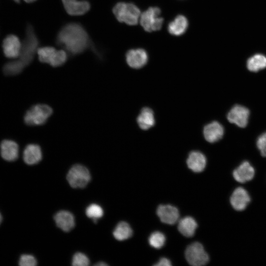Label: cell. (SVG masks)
Masks as SVG:
<instances>
[{"mask_svg": "<svg viewBox=\"0 0 266 266\" xmlns=\"http://www.w3.org/2000/svg\"><path fill=\"white\" fill-rule=\"evenodd\" d=\"M166 237L165 235L160 232H155L150 235L148 241L150 245L156 249L162 247L165 243Z\"/></svg>", "mask_w": 266, "mask_h": 266, "instance_id": "83f0119b", "label": "cell"}, {"mask_svg": "<svg viewBox=\"0 0 266 266\" xmlns=\"http://www.w3.org/2000/svg\"><path fill=\"white\" fill-rule=\"evenodd\" d=\"M197 227L198 225L195 220L190 216L182 218L178 224L179 232L186 237L193 236Z\"/></svg>", "mask_w": 266, "mask_h": 266, "instance_id": "44dd1931", "label": "cell"}, {"mask_svg": "<svg viewBox=\"0 0 266 266\" xmlns=\"http://www.w3.org/2000/svg\"><path fill=\"white\" fill-rule=\"evenodd\" d=\"M112 11L118 21L129 25H136L141 14L139 9L135 5L124 2L117 3Z\"/></svg>", "mask_w": 266, "mask_h": 266, "instance_id": "3957f363", "label": "cell"}, {"mask_svg": "<svg viewBox=\"0 0 266 266\" xmlns=\"http://www.w3.org/2000/svg\"><path fill=\"white\" fill-rule=\"evenodd\" d=\"M188 25L186 18L183 15H178L168 24V31L172 35H180L186 31Z\"/></svg>", "mask_w": 266, "mask_h": 266, "instance_id": "7402d4cb", "label": "cell"}, {"mask_svg": "<svg viewBox=\"0 0 266 266\" xmlns=\"http://www.w3.org/2000/svg\"><path fill=\"white\" fill-rule=\"evenodd\" d=\"M38 43V38L33 26L28 25L18 59L25 67L33 60L35 52L37 50Z\"/></svg>", "mask_w": 266, "mask_h": 266, "instance_id": "7a4b0ae2", "label": "cell"}, {"mask_svg": "<svg viewBox=\"0 0 266 266\" xmlns=\"http://www.w3.org/2000/svg\"><path fill=\"white\" fill-rule=\"evenodd\" d=\"M188 167L195 172L202 171L206 165V159L205 156L199 151L190 152L187 160Z\"/></svg>", "mask_w": 266, "mask_h": 266, "instance_id": "d6986e66", "label": "cell"}, {"mask_svg": "<svg viewBox=\"0 0 266 266\" xmlns=\"http://www.w3.org/2000/svg\"><path fill=\"white\" fill-rule=\"evenodd\" d=\"M91 179L88 169L80 164L73 165L68 170L66 180L69 185L73 188H85Z\"/></svg>", "mask_w": 266, "mask_h": 266, "instance_id": "5b68a950", "label": "cell"}, {"mask_svg": "<svg viewBox=\"0 0 266 266\" xmlns=\"http://www.w3.org/2000/svg\"><path fill=\"white\" fill-rule=\"evenodd\" d=\"M52 113V109L49 105L44 104H36L26 112L24 120L29 126L42 125L46 122Z\"/></svg>", "mask_w": 266, "mask_h": 266, "instance_id": "277c9868", "label": "cell"}, {"mask_svg": "<svg viewBox=\"0 0 266 266\" xmlns=\"http://www.w3.org/2000/svg\"><path fill=\"white\" fill-rule=\"evenodd\" d=\"M95 266H108V264L103 262H99L95 264Z\"/></svg>", "mask_w": 266, "mask_h": 266, "instance_id": "836d02e7", "label": "cell"}, {"mask_svg": "<svg viewBox=\"0 0 266 266\" xmlns=\"http://www.w3.org/2000/svg\"><path fill=\"white\" fill-rule=\"evenodd\" d=\"M250 200L248 193L242 187L236 188L230 198L232 206L237 211L244 210L249 203Z\"/></svg>", "mask_w": 266, "mask_h": 266, "instance_id": "7c38bea8", "label": "cell"}, {"mask_svg": "<svg viewBox=\"0 0 266 266\" xmlns=\"http://www.w3.org/2000/svg\"><path fill=\"white\" fill-rule=\"evenodd\" d=\"M250 111L246 107L235 105L229 111L227 115L228 121L240 128L245 127L248 122Z\"/></svg>", "mask_w": 266, "mask_h": 266, "instance_id": "ba28073f", "label": "cell"}, {"mask_svg": "<svg viewBox=\"0 0 266 266\" xmlns=\"http://www.w3.org/2000/svg\"><path fill=\"white\" fill-rule=\"evenodd\" d=\"M256 144L262 156L266 157V132L258 137Z\"/></svg>", "mask_w": 266, "mask_h": 266, "instance_id": "1f68e13d", "label": "cell"}, {"mask_svg": "<svg viewBox=\"0 0 266 266\" xmlns=\"http://www.w3.org/2000/svg\"><path fill=\"white\" fill-rule=\"evenodd\" d=\"M1 221H2V216H1V214L0 213V224L1 223Z\"/></svg>", "mask_w": 266, "mask_h": 266, "instance_id": "d590c367", "label": "cell"}, {"mask_svg": "<svg viewBox=\"0 0 266 266\" xmlns=\"http://www.w3.org/2000/svg\"><path fill=\"white\" fill-rule=\"evenodd\" d=\"M50 65L53 67H58L64 65L67 60L66 52L62 50H57Z\"/></svg>", "mask_w": 266, "mask_h": 266, "instance_id": "f1b7e54d", "label": "cell"}, {"mask_svg": "<svg viewBox=\"0 0 266 266\" xmlns=\"http://www.w3.org/2000/svg\"><path fill=\"white\" fill-rule=\"evenodd\" d=\"M171 265L170 261L166 258H162L156 264V266H170Z\"/></svg>", "mask_w": 266, "mask_h": 266, "instance_id": "d6a6232c", "label": "cell"}, {"mask_svg": "<svg viewBox=\"0 0 266 266\" xmlns=\"http://www.w3.org/2000/svg\"><path fill=\"white\" fill-rule=\"evenodd\" d=\"M57 44L71 55L83 52L91 46L89 35L80 24L69 23L62 27L56 37Z\"/></svg>", "mask_w": 266, "mask_h": 266, "instance_id": "6da1fadb", "label": "cell"}, {"mask_svg": "<svg viewBox=\"0 0 266 266\" xmlns=\"http://www.w3.org/2000/svg\"><path fill=\"white\" fill-rule=\"evenodd\" d=\"M56 49L50 46H45L38 49L37 53L39 60L43 63L50 64Z\"/></svg>", "mask_w": 266, "mask_h": 266, "instance_id": "484cf974", "label": "cell"}, {"mask_svg": "<svg viewBox=\"0 0 266 266\" xmlns=\"http://www.w3.org/2000/svg\"><path fill=\"white\" fill-rule=\"evenodd\" d=\"M249 70L257 72L266 67V57L262 54H256L250 57L247 62Z\"/></svg>", "mask_w": 266, "mask_h": 266, "instance_id": "cb8c5ba5", "label": "cell"}, {"mask_svg": "<svg viewBox=\"0 0 266 266\" xmlns=\"http://www.w3.org/2000/svg\"><path fill=\"white\" fill-rule=\"evenodd\" d=\"M224 132L223 127L217 121H213L206 125L203 131L205 140L210 143H214L221 139Z\"/></svg>", "mask_w": 266, "mask_h": 266, "instance_id": "2e32d148", "label": "cell"}, {"mask_svg": "<svg viewBox=\"0 0 266 266\" xmlns=\"http://www.w3.org/2000/svg\"><path fill=\"white\" fill-rule=\"evenodd\" d=\"M157 214L161 221L164 223L173 225L179 219L178 209L171 205H160L157 209Z\"/></svg>", "mask_w": 266, "mask_h": 266, "instance_id": "5bb4252c", "label": "cell"}, {"mask_svg": "<svg viewBox=\"0 0 266 266\" xmlns=\"http://www.w3.org/2000/svg\"><path fill=\"white\" fill-rule=\"evenodd\" d=\"M13 0L18 3H19L20 1V0Z\"/></svg>", "mask_w": 266, "mask_h": 266, "instance_id": "8d00e7d4", "label": "cell"}, {"mask_svg": "<svg viewBox=\"0 0 266 266\" xmlns=\"http://www.w3.org/2000/svg\"><path fill=\"white\" fill-rule=\"evenodd\" d=\"M66 12L72 16L85 14L90 9L91 5L86 0H62Z\"/></svg>", "mask_w": 266, "mask_h": 266, "instance_id": "30bf717a", "label": "cell"}, {"mask_svg": "<svg viewBox=\"0 0 266 266\" xmlns=\"http://www.w3.org/2000/svg\"><path fill=\"white\" fill-rule=\"evenodd\" d=\"M42 154L40 147L36 144H29L23 151V160L28 165H34L42 159Z\"/></svg>", "mask_w": 266, "mask_h": 266, "instance_id": "ac0fdd59", "label": "cell"}, {"mask_svg": "<svg viewBox=\"0 0 266 266\" xmlns=\"http://www.w3.org/2000/svg\"><path fill=\"white\" fill-rule=\"evenodd\" d=\"M139 127L143 130H146L153 127L155 123L154 112L148 107L143 108L137 118Z\"/></svg>", "mask_w": 266, "mask_h": 266, "instance_id": "ffe728a7", "label": "cell"}, {"mask_svg": "<svg viewBox=\"0 0 266 266\" xmlns=\"http://www.w3.org/2000/svg\"><path fill=\"white\" fill-rule=\"evenodd\" d=\"M161 10L158 7H150L140 14L139 22L147 32L160 30L162 26L163 18L160 17Z\"/></svg>", "mask_w": 266, "mask_h": 266, "instance_id": "8992f818", "label": "cell"}, {"mask_svg": "<svg viewBox=\"0 0 266 266\" xmlns=\"http://www.w3.org/2000/svg\"><path fill=\"white\" fill-rule=\"evenodd\" d=\"M24 0L27 2L31 3V2H34L36 1V0Z\"/></svg>", "mask_w": 266, "mask_h": 266, "instance_id": "e575fe53", "label": "cell"}, {"mask_svg": "<svg viewBox=\"0 0 266 266\" xmlns=\"http://www.w3.org/2000/svg\"><path fill=\"white\" fill-rule=\"evenodd\" d=\"M54 220L57 226L65 232L70 231L75 226L73 215L66 210H60L57 212Z\"/></svg>", "mask_w": 266, "mask_h": 266, "instance_id": "9a60e30c", "label": "cell"}, {"mask_svg": "<svg viewBox=\"0 0 266 266\" xmlns=\"http://www.w3.org/2000/svg\"><path fill=\"white\" fill-rule=\"evenodd\" d=\"M18 144L10 139L3 140L0 144V154L3 159L8 162H13L19 157Z\"/></svg>", "mask_w": 266, "mask_h": 266, "instance_id": "4fadbf2b", "label": "cell"}, {"mask_svg": "<svg viewBox=\"0 0 266 266\" xmlns=\"http://www.w3.org/2000/svg\"><path fill=\"white\" fill-rule=\"evenodd\" d=\"M133 230L129 224L126 222H120L116 226L113 232L114 238L119 240H126L132 236Z\"/></svg>", "mask_w": 266, "mask_h": 266, "instance_id": "603a6c76", "label": "cell"}, {"mask_svg": "<svg viewBox=\"0 0 266 266\" xmlns=\"http://www.w3.org/2000/svg\"><path fill=\"white\" fill-rule=\"evenodd\" d=\"M25 66L19 60H14L6 63L3 67V73L7 76L17 75L22 72Z\"/></svg>", "mask_w": 266, "mask_h": 266, "instance_id": "d4e9b609", "label": "cell"}, {"mask_svg": "<svg viewBox=\"0 0 266 266\" xmlns=\"http://www.w3.org/2000/svg\"><path fill=\"white\" fill-rule=\"evenodd\" d=\"M128 65L133 68H140L143 66L148 61L146 52L142 49H131L126 55Z\"/></svg>", "mask_w": 266, "mask_h": 266, "instance_id": "8fae6325", "label": "cell"}, {"mask_svg": "<svg viewBox=\"0 0 266 266\" xmlns=\"http://www.w3.org/2000/svg\"><path fill=\"white\" fill-rule=\"evenodd\" d=\"M185 254L186 260L192 266H203L209 261V256L200 242H194L189 245Z\"/></svg>", "mask_w": 266, "mask_h": 266, "instance_id": "52a82bcc", "label": "cell"}, {"mask_svg": "<svg viewBox=\"0 0 266 266\" xmlns=\"http://www.w3.org/2000/svg\"><path fill=\"white\" fill-rule=\"evenodd\" d=\"M71 264L74 266H87L90 264V261L85 254L77 252L73 255Z\"/></svg>", "mask_w": 266, "mask_h": 266, "instance_id": "f546056e", "label": "cell"}, {"mask_svg": "<svg viewBox=\"0 0 266 266\" xmlns=\"http://www.w3.org/2000/svg\"><path fill=\"white\" fill-rule=\"evenodd\" d=\"M255 174V170L247 161L242 162L233 173L234 179L240 183H245L252 180Z\"/></svg>", "mask_w": 266, "mask_h": 266, "instance_id": "e0dca14e", "label": "cell"}, {"mask_svg": "<svg viewBox=\"0 0 266 266\" xmlns=\"http://www.w3.org/2000/svg\"><path fill=\"white\" fill-rule=\"evenodd\" d=\"M86 215L88 218L93 219L94 223L97 222V220L103 215V210L102 207L96 203L89 205L86 209Z\"/></svg>", "mask_w": 266, "mask_h": 266, "instance_id": "4316f807", "label": "cell"}, {"mask_svg": "<svg viewBox=\"0 0 266 266\" xmlns=\"http://www.w3.org/2000/svg\"><path fill=\"white\" fill-rule=\"evenodd\" d=\"M19 265L21 266H35L37 265V261L32 255L23 254L20 257Z\"/></svg>", "mask_w": 266, "mask_h": 266, "instance_id": "4dcf8cb0", "label": "cell"}, {"mask_svg": "<svg viewBox=\"0 0 266 266\" xmlns=\"http://www.w3.org/2000/svg\"><path fill=\"white\" fill-rule=\"evenodd\" d=\"M21 47L19 38L14 34L7 35L2 42L3 53L5 57L10 59L19 57Z\"/></svg>", "mask_w": 266, "mask_h": 266, "instance_id": "9c48e42d", "label": "cell"}]
</instances>
